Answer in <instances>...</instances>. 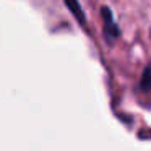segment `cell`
<instances>
[{
    "instance_id": "277c9868",
    "label": "cell",
    "mask_w": 151,
    "mask_h": 151,
    "mask_svg": "<svg viewBox=\"0 0 151 151\" xmlns=\"http://www.w3.org/2000/svg\"><path fill=\"white\" fill-rule=\"evenodd\" d=\"M150 37H151V28H150Z\"/></svg>"
},
{
    "instance_id": "7a4b0ae2",
    "label": "cell",
    "mask_w": 151,
    "mask_h": 151,
    "mask_svg": "<svg viewBox=\"0 0 151 151\" xmlns=\"http://www.w3.org/2000/svg\"><path fill=\"white\" fill-rule=\"evenodd\" d=\"M63 2H65V7L68 8V12L73 15V18L78 21V24L85 28L86 26V15H85V12H83L80 2L78 0H63Z\"/></svg>"
},
{
    "instance_id": "3957f363",
    "label": "cell",
    "mask_w": 151,
    "mask_h": 151,
    "mask_svg": "<svg viewBox=\"0 0 151 151\" xmlns=\"http://www.w3.org/2000/svg\"><path fill=\"white\" fill-rule=\"evenodd\" d=\"M138 89H140V91H143V93L151 91V62L145 67L143 73H141L140 83H138Z\"/></svg>"
},
{
    "instance_id": "6da1fadb",
    "label": "cell",
    "mask_w": 151,
    "mask_h": 151,
    "mask_svg": "<svg viewBox=\"0 0 151 151\" xmlns=\"http://www.w3.org/2000/svg\"><path fill=\"white\" fill-rule=\"evenodd\" d=\"M99 15H101V18H102V34H104V39L109 46H112V44L120 37V34H122L120 28L115 23L114 13H112V10L107 5H102L101 10H99Z\"/></svg>"
}]
</instances>
